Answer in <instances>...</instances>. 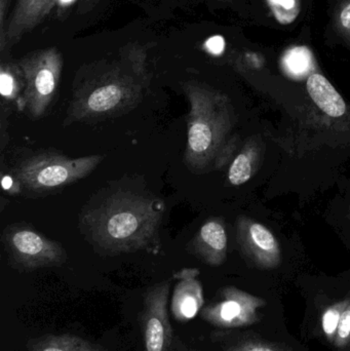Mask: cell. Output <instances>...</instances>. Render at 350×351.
<instances>
[{
    "mask_svg": "<svg viewBox=\"0 0 350 351\" xmlns=\"http://www.w3.org/2000/svg\"><path fill=\"white\" fill-rule=\"evenodd\" d=\"M164 212V202L151 194L117 189L84 210L80 227L98 253L118 256L158 241Z\"/></svg>",
    "mask_w": 350,
    "mask_h": 351,
    "instance_id": "1",
    "label": "cell"
},
{
    "mask_svg": "<svg viewBox=\"0 0 350 351\" xmlns=\"http://www.w3.org/2000/svg\"><path fill=\"white\" fill-rule=\"evenodd\" d=\"M189 102L184 162L195 174L222 165L228 152L227 136L232 128V107L223 96L199 86L186 88Z\"/></svg>",
    "mask_w": 350,
    "mask_h": 351,
    "instance_id": "2",
    "label": "cell"
},
{
    "mask_svg": "<svg viewBox=\"0 0 350 351\" xmlns=\"http://www.w3.org/2000/svg\"><path fill=\"white\" fill-rule=\"evenodd\" d=\"M103 160L102 156L73 158L59 152H39L23 160L14 175L25 191L43 195L84 179Z\"/></svg>",
    "mask_w": 350,
    "mask_h": 351,
    "instance_id": "3",
    "label": "cell"
},
{
    "mask_svg": "<svg viewBox=\"0 0 350 351\" xmlns=\"http://www.w3.org/2000/svg\"><path fill=\"white\" fill-rule=\"evenodd\" d=\"M2 243L10 263L21 271L58 267L67 261L61 243L28 224H12L4 229Z\"/></svg>",
    "mask_w": 350,
    "mask_h": 351,
    "instance_id": "4",
    "label": "cell"
},
{
    "mask_svg": "<svg viewBox=\"0 0 350 351\" xmlns=\"http://www.w3.org/2000/svg\"><path fill=\"white\" fill-rule=\"evenodd\" d=\"M140 90L118 80L106 82L80 93L68 108L67 125L96 123L118 117L137 107Z\"/></svg>",
    "mask_w": 350,
    "mask_h": 351,
    "instance_id": "5",
    "label": "cell"
},
{
    "mask_svg": "<svg viewBox=\"0 0 350 351\" xmlns=\"http://www.w3.org/2000/svg\"><path fill=\"white\" fill-rule=\"evenodd\" d=\"M266 301L236 287L221 289L201 311L203 321L221 330L250 327L260 322L261 308Z\"/></svg>",
    "mask_w": 350,
    "mask_h": 351,
    "instance_id": "6",
    "label": "cell"
},
{
    "mask_svg": "<svg viewBox=\"0 0 350 351\" xmlns=\"http://www.w3.org/2000/svg\"><path fill=\"white\" fill-rule=\"evenodd\" d=\"M171 280H164L148 289L144 296L142 333L144 351H171L173 331L168 319V302Z\"/></svg>",
    "mask_w": 350,
    "mask_h": 351,
    "instance_id": "7",
    "label": "cell"
},
{
    "mask_svg": "<svg viewBox=\"0 0 350 351\" xmlns=\"http://www.w3.org/2000/svg\"><path fill=\"white\" fill-rule=\"evenodd\" d=\"M238 243L245 259L260 269H275L282 262L281 247L273 233L261 223L242 216L236 222Z\"/></svg>",
    "mask_w": 350,
    "mask_h": 351,
    "instance_id": "8",
    "label": "cell"
},
{
    "mask_svg": "<svg viewBox=\"0 0 350 351\" xmlns=\"http://www.w3.org/2000/svg\"><path fill=\"white\" fill-rule=\"evenodd\" d=\"M199 276L197 268H183L175 274L177 282L173 291L171 313L178 323L191 321L203 308L205 297Z\"/></svg>",
    "mask_w": 350,
    "mask_h": 351,
    "instance_id": "9",
    "label": "cell"
},
{
    "mask_svg": "<svg viewBox=\"0 0 350 351\" xmlns=\"http://www.w3.org/2000/svg\"><path fill=\"white\" fill-rule=\"evenodd\" d=\"M187 251L207 265H222L227 257V234L223 222L213 218L203 223L189 241Z\"/></svg>",
    "mask_w": 350,
    "mask_h": 351,
    "instance_id": "10",
    "label": "cell"
},
{
    "mask_svg": "<svg viewBox=\"0 0 350 351\" xmlns=\"http://www.w3.org/2000/svg\"><path fill=\"white\" fill-rule=\"evenodd\" d=\"M308 94L314 104L328 117L338 119L347 111V104L330 82L320 73H312L306 82Z\"/></svg>",
    "mask_w": 350,
    "mask_h": 351,
    "instance_id": "11",
    "label": "cell"
},
{
    "mask_svg": "<svg viewBox=\"0 0 350 351\" xmlns=\"http://www.w3.org/2000/svg\"><path fill=\"white\" fill-rule=\"evenodd\" d=\"M215 336L223 351H293L285 343L267 341L253 333L222 332Z\"/></svg>",
    "mask_w": 350,
    "mask_h": 351,
    "instance_id": "12",
    "label": "cell"
},
{
    "mask_svg": "<svg viewBox=\"0 0 350 351\" xmlns=\"http://www.w3.org/2000/svg\"><path fill=\"white\" fill-rule=\"evenodd\" d=\"M29 351H106L101 346L73 335H49L31 340Z\"/></svg>",
    "mask_w": 350,
    "mask_h": 351,
    "instance_id": "13",
    "label": "cell"
},
{
    "mask_svg": "<svg viewBox=\"0 0 350 351\" xmlns=\"http://www.w3.org/2000/svg\"><path fill=\"white\" fill-rule=\"evenodd\" d=\"M259 150L255 144H248L230 165L227 179L230 185L240 186L247 183L257 171Z\"/></svg>",
    "mask_w": 350,
    "mask_h": 351,
    "instance_id": "14",
    "label": "cell"
},
{
    "mask_svg": "<svg viewBox=\"0 0 350 351\" xmlns=\"http://www.w3.org/2000/svg\"><path fill=\"white\" fill-rule=\"evenodd\" d=\"M349 301V298L343 299V300L327 307L324 313H323L322 319H321L322 331L324 333L325 337L330 343L334 344L341 317H342L343 313L347 309Z\"/></svg>",
    "mask_w": 350,
    "mask_h": 351,
    "instance_id": "15",
    "label": "cell"
},
{
    "mask_svg": "<svg viewBox=\"0 0 350 351\" xmlns=\"http://www.w3.org/2000/svg\"><path fill=\"white\" fill-rule=\"evenodd\" d=\"M312 53L306 47H296L288 51L284 59L285 68L294 76H301L312 67Z\"/></svg>",
    "mask_w": 350,
    "mask_h": 351,
    "instance_id": "16",
    "label": "cell"
},
{
    "mask_svg": "<svg viewBox=\"0 0 350 351\" xmlns=\"http://www.w3.org/2000/svg\"><path fill=\"white\" fill-rule=\"evenodd\" d=\"M0 93L2 98L10 103H16L18 110H25L22 99L18 98V88L12 74L1 72L0 74Z\"/></svg>",
    "mask_w": 350,
    "mask_h": 351,
    "instance_id": "17",
    "label": "cell"
},
{
    "mask_svg": "<svg viewBox=\"0 0 350 351\" xmlns=\"http://www.w3.org/2000/svg\"><path fill=\"white\" fill-rule=\"evenodd\" d=\"M350 344V301L347 305V309L341 317L340 324H339L338 331H337L336 338H335L334 344L338 348H347Z\"/></svg>",
    "mask_w": 350,
    "mask_h": 351,
    "instance_id": "18",
    "label": "cell"
},
{
    "mask_svg": "<svg viewBox=\"0 0 350 351\" xmlns=\"http://www.w3.org/2000/svg\"><path fill=\"white\" fill-rule=\"evenodd\" d=\"M1 183L2 187L8 193L18 194L22 191V186L14 175L2 176Z\"/></svg>",
    "mask_w": 350,
    "mask_h": 351,
    "instance_id": "19",
    "label": "cell"
},
{
    "mask_svg": "<svg viewBox=\"0 0 350 351\" xmlns=\"http://www.w3.org/2000/svg\"><path fill=\"white\" fill-rule=\"evenodd\" d=\"M205 47H207L208 51L213 55H221L225 49V40L220 35H216V36L208 39Z\"/></svg>",
    "mask_w": 350,
    "mask_h": 351,
    "instance_id": "20",
    "label": "cell"
},
{
    "mask_svg": "<svg viewBox=\"0 0 350 351\" xmlns=\"http://www.w3.org/2000/svg\"><path fill=\"white\" fill-rule=\"evenodd\" d=\"M341 26L350 30V3L347 4L340 14Z\"/></svg>",
    "mask_w": 350,
    "mask_h": 351,
    "instance_id": "21",
    "label": "cell"
},
{
    "mask_svg": "<svg viewBox=\"0 0 350 351\" xmlns=\"http://www.w3.org/2000/svg\"><path fill=\"white\" fill-rule=\"evenodd\" d=\"M172 350H174V351H190L183 346L182 342H180L178 337H175L173 340Z\"/></svg>",
    "mask_w": 350,
    "mask_h": 351,
    "instance_id": "22",
    "label": "cell"
},
{
    "mask_svg": "<svg viewBox=\"0 0 350 351\" xmlns=\"http://www.w3.org/2000/svg\"><path fill=\"white\" fill-rule=\"evenodd\" d=\"M277 4L283 6L286 10H291V8H294V4H295V0H275Z\"/></svg>",
    "mask_w": 350,
    "mask_h": 351,
    "instance_id": "23",
    "label": "cell"
},
{
    "mask_svg": "<svg viewBox=\"0 0 350 351\" xmlns=\"http://www.w3.org/2000/svg\"><path fill=\"white\" fill-rule=\"evenodd\" d=\"M62 2H64V3H68V2H71L72 0H61Z\"/></svg>",
    "mask_w": 350,
    "mask_h": 351,
    "instance_id": "24",
    "label": "cell"
}]
</instances>
